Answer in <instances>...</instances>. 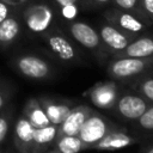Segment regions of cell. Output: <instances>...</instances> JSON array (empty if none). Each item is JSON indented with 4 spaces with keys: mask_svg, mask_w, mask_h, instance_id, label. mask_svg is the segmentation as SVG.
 <instances>
[{
    "mask_svg": "<svg viewBox=\"0 0 153 153\" xmlns=\"http://www.w3.org/2000/svg\"><path fill=\"white\" fill-rule=\"evenodd\" d=\"M17 66L24 75L32 79H45L51 73L50 65L36 55L20 56L17 61Z\"/></svg>",
    "mask_w": 153,
    "mask_h": 153,
    "instance_id": "cell-13",
    "label": "cell"
},
{
    "mask_svg": "<svg viewBox=\"0 0 153 153\" xmlns=\"http://www.w3.org/2000/svg\"><path fill=\"white\" fill-rule=\"evenodd\" d=\"M47 43L49 50L61 61L68 63H78L81 60L80 51L74 41L66 35L60 27L53 26L47 32L41 35Z\"/></svg>",
    "mask_w": 153,
    "mask_h": 153,
    "instance_id": "cell-4",
    "label": "cell"
},
{
    "mask_svg": "<svg viewBox=\"0 0 153 153\" xmlns=\"http://www.w3.org/2000/svg\"><path fill=\"white\" fill-rule=\"evenodd\" d=\"M103 18L104 20L115 25L116 27H118L120 30H122L123 32H126L131 37H136L137 35L146 32L151 26L140 16L130 11L121 10L114 6L105 10V12L103 13Z\"/></svg>",
    "mask_w": 153,
    "mask_h": 153,
    "instance_id": "cell-6",
    "label": "cell"
},
{
    "mask_svg": "<svg viewBox=\"0 0 153 153\" xmlns=\"http://www.w3.org/2000/svg\"><path fill=\"white\" fill-rule=\"evenodd\" d=\"M22 24L19 12H13L0 22V45L6 47L12 44L22 32Z\"/></svg>",
    "mask_w": 153,
    "mask_h": 153,
    "instance_id": "cell-14",
    "label": "cell"
},
{
    "mask_svg": "<svg viewBox=\"0 0 153 153\" xmlns=\"http://www.w3.org/2000/svg\"><path fill=\"white\" fill-rule=\"evenodd\" d=\"M19 14L30 32L42 35L54 26L57 12L48 0H32Z\"/></svg>",
    "mask_w": 153,
    "mask_h": 153,
    "instance_id": "cell-1",
    "label": "cell"
},
{
    "mask_svg": "<svg viewBox=\"0 0 153 153\" xmlns=\"http://www.w3.org/2000/svg\"><path fill=\"white\" fill-rule=\"evenodd\" d=\"M91 111H92V108H90L88 105H85V104L74 105L71 112L68 114V116L65 118V121L59 126L57 139L61 136H66V135L78 136L84 122L86 121Z\"/></svg>",
    "mask_w": 153,
    "mask_h": 153,
    "instance_id": "cell-11",
    "label": "cell"
},
{
    "mask_svg": "<svg viewBox=\"0 0 153 153\" xmlns=\"http://www.w3.org/2000/svg\"><path fill=\"white\" fill-rule=\"evenodd\" d=\"M7 130H8V124H7V121L5 118H1L0 117V142L5 139L6 134H7Z\"/></svg>",
    "mask_w": 153,
    "mask_h": 153,
    "instance_id": "cell-27",
    "label": "cell"
},
{
    "mask_svg": "<svg viewBox=\"0 0 153 153\" xmlns=\"http://www.w3.org/2000/svg\"><path fill=\"white\" fill-rule=\"evenodd\" d=\"M149 105L151 103L137 92H126L118 96L112 110L127 121H136Z\"/></svg>",
    "mask_w": 153,
    "mask_h": 153,
    "instance_id": "cell-8",
    "label": "cell"
},
{
    "mask_svg": "<svg viewBox=\"0 0 153 153\" xmlns=\"http://www.w3.org/2000/svg\"><path fill=\"white\" fill-rule=\"evenodd\" d=\"M112 0H80V8L84 10H96L103 8L111 5Z\"/></svg>",
    "mask_w": 153,
    "mask_h": 153,
    "instance_id": "cell-24",
    "label": "cell"
},
{
    "mask_svg": "<svg viewBox=\"0 0 153 153\" xmlns=\"http://www.w3.org/2000/svg\"><path fill=\"white\" fill-rule=\"evenodd\" d=\"M120 126L115 124L112 121H110L104 115L99 114L98 111L93 110L84 122L78 137L84 143L85 149H88L93 143L98 142L100 139H103L106 134H109L111 130L118 128Z\"/></svg>",
    "mask_w": 153,
    "mask_h": 153,
    "instance_id": "cell-5",
    "label": "cell"
},
{
    "mask_svg": "<svg viewBox=\"0 0 153 153\" xmlns=\"http://www.w3.org/2000/svg\"><path fill=\"white\" fill-rule=\"evenodd\" d=\"M55 142V148L49 153H79L85 151L84 143L78 136H61Z\"/></svg>",
    "mask_w": 153,
    "mask_h": 153,
    "instance_id": "cell-19",
    "label": "cell"
},
{
    "mask_svg": "<svg viewBox=\"0 0 153 153\" xmlns=\"http://www.w3.org/2000/svg\"><path fill=\"white\" fill-rule=\"evenodd\" d=\"M139 142V139L128 134L127 129L123 127H118L106 134L103 139L98 142L93 143L88 149H97V151H117Z\"/></svg>",
    "mask_w": 153,
    "mask_h": 153,
    "instance_id": "cell-10",
    "label": "cell"
},
{
    "mask_svg": "<svg viewBox=\"0 0 153 153\" xmlns=\"http://www.w3.org/2000/svg\"><path fill=\"white\" fill-rule=\"evenodd\" d=\"M84 96L87 97L96 108L112 110L120 96V86L112 79L109 81H99L85 91Z\"/></svg>",
    "mask_w": 153,
    "mask_h": 153,
    "instance_id": "cell-7",
    "label": "cell"
},
{
    "mask_svg": "<svg viewBox=\"0 0 153 153\" xmlns=\"http://www.w3.org/2000/svg\"><path fill=\"white\" fill-rule=\"evenodd\" d=\"M57 130L59 126L49 124L43 128H35L33 129V143L32 146L37 148H45L51 142L56 141L57 139Z\"/></svg>",
    "mask_w": 153,
    "mask_h": 153,
    "instance_id": "cell-17",
    "label": "cell"
},
{
    "mask_svg": "<svg viewBox=\"0 0 153 153\" xmlns=\"http://www.w3.org/2000/svg\"><path fill=\"white\" fill-rule=\"evenodd\" d=\"M41 106L43 108L50 123L56 126H60L65 121L73 108V105L68 102H54L49 99H43Z\"/></svg>",
    "mask_w": 153,
    "mask_h": 153,
    "instance_id": "cell-15",
    "label": "cell"
},
{
    "mask_svg": "<svg viewBox=\"0 0 153 153\" xmlns=\"http://www.w3.org/2000/svg\"><path fill=\"white\" fill-rule=\"evenodd\" d=\"M153 56V33L143 32L134 37L128 45L112 57H152Z\"/></svg>",
    "mask_w": 153,
    "mask_h": 153,
    "instance_id": "cell-12",
    "label": "cell"
},
{
    "mask_svg": "<svg viewBox=\"0 0 153 153\" xmlns=\"http://www.w3.org/2000/svg\"><path fill=\"white\" fill-rule=\"evenodd\" d=\"M55 7L57 16L66 23L76 19L80 11V0H48Z\"/></svg>",
    "mask_w": 153,
    "mask_h": 153,
    "instance_id": "cell-16",
    "label": "cell"
},
{
    "mask_svg": "<svg viewBox=\"0 0 153 153\" xmlns=\"http://www.w3.org/2000/svg\"><path fill=\"white\" fill-rule=\"evenodd\" d=\"M2 104H4V99H2V97H1V94H0V108L2 106Z\"/></svg>",
    "mask_w": 153,
    "mask_h": 153,
    "instance_id": "cell-29",
    "label": "cell"
},
{
    "mask_svg": "<svg viewBox=\"0 0 153 153\" xmlns=\"http://www.w3.org/2000/svg\"><path fill=\"white\" fill-rule=\"evenodd\" d=\"M133 88L151 104H153V69H149L134 79Z\"/></svg>",
    "mask_w": 153,
    "mask_h": 153,
    "instance_id": "cell-18",
    "label": "cell"
},
{
    "mask_svg": "<svg viewBox=\"0 0 153 153\" xmlns=\"http://www.w3.org/2000/svg\"><path fill=\"white\" fill-rule=\"evenodd\" d=\"M153 69L152 57H112L106 67L108 75L115 81H133L147 71Z\"/></svg>",
    "mask_w": 153,
    "mask_h": 153,
    "instance_id": "cell-3",
    "label": "cell"
},
{
    "mask_svg": "<svg viewBox=\"0 0 153 153\" xmlns=\"http://www.w3.org/2000/svg\"><path fill=\"white\" fill-rule=\"evenodd\" d=\"M2 2H5L6 5H8L11 8L16 10L17 12H22L26 5H29L32 0H1Z\"/></svg>",
    "mask_w": 153,
    "mask_h": 153,
    "instance_id": "cell-26",
    "label": "cell"
},
{
    "mask_svg": "<svg viewBox=\"0 0 153 153\" xmlns=\"http://www.w3.org/2000/svg\"><path fill=\"white\" fill-rule=\"evenodd\" d=\"M33 127L26 118H22L18 121L16 127V133L18 140L26 147H31L33 143Z\"/></svg>",
    "mask_w": 153,
    "mask_h": 153,
    "instance_id": "cell-21",
    "label": "cell"
},
{
    "mask_svg": "<svg viewBox=\"0 0 153 153\" xmlns=\"http://www.w3.org/2000/svg\"><path fill=\"white\" fill-rule=\"evenodd\" d=\"M111 5L114 7H117V8H121V10H126V11H130V12L140 16L142 19H145L152 26V24L146 19V17L142 13V10H141V6H140V0H112Z\"/></svg>",
    "mask_w": 153,
    "mask_h": 153,
    "instance_id": "cell-22",
    "label": "cell"
},
{
    "mask_svg": "<svg viewBox=\"0 0 153 153\" xmlns=\"http://www.w3.org/2000/svg\"><path fill=\"white\" fill-rule=\"evenodd\" d=\"M27 121L33 128H43L50 124L49 118L47 117L43 108L38 102H31L29 105V115H27Z\"/></svg>",
    "mask_w": 153,
    "mask_h": 153,
    "instance_id": "cell-20",
    "label": "cell"
},
{
    "mask_svg": "<svg viewBox=\"0 0 153 153\" xmlns=\"http://www.w3.org/2000/svg\"><path fill=\"white\" fill-rule=\"evenodd\" d=\"M140 6L146 19L153 25V0H140Z\"/></svg>",
    "mask_w": 153,
    "mask_h": 153,
    "instance_id": "cell-25",
    "label": "cell"
},
{
    "mask_svg": "<svg viewBox=\"0 0 153 153\" xmlns=\"http://www.w3.org/2000/svg\"><path fill=\"white\" fill-rule=\"evenodd\" d=\"M141 153H153V146H147V147H145V148L141 151Z\"/></svg>",
    "mask_w": 153,
    "mask_h": 153,
    "instance_id": "cell-28",
    "label": "cell"
},
{
    "mask_svg": "<svg viewBox=\"0 0 153 153\" xmlns=\"http://www.w3.org/2000/svg\"><path fill=\"white\" fill-rule=\"evenodd\" d=\"M97 31L99 33L100 41H102L106 53L111 56H114L117 53H120L121 50H123L128 45V43L134 38V37L127 35L126 32H123L122 30H120L118 27H116L115 25L108 23L106 20L99 23Z\"/></svg>",
    "mask_w": 153,
    "mask_h": 153,
    "instance_id": "cell-9",
    "label": "cell"
},
{
    "mask_svg": "<svg viewBox=\"0 0 153 153\" xmlns=\"http://www.w3.org/2000/svg\"><path fill=\"white\" fill-rule=\"evenodd\" d=\"M136 121H137V126L141 129L153 130V104H151Z\"/></svg>",
    "mask_w": 153,
    "mask_h": 153,
    "instance_id": "cell-23",
    "label": "cell"
},
{
    "mask_svg": "<svg viewBox=\"0 0 153 153\" xmlns=\"http://www.w3.org/2000/svg\"><path fill=\"white\" fill-rule=\"evenodd\" d=\"M68 36L84 49L88 50L100 62H103L109 55L100 41L99 33L96 27L82 20H72L66 23Z\"/></svg>",
    "mask_w": 153,
    "mask_h": 153,
    "instance_id": "cell-2",
    "label": "cell"
}]
</instances>
